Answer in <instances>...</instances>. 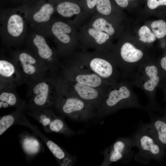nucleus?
<instances>
[{"label": "nucleus", "mask_w": 166, "mask_h": 166, "mask_svg": "<svg viewBox=\"0 0 166 166\" xmlns=\"http://www.w3.org/2000/svg\"><path fill=\"white\" fill-rule=\"evenodd\" d=\"M28 25L20 6L1 9L0 36L3 48L16 49L22 47L27 33Z\"/></svg>", "instance_id": "1"}, {"label": "nucleus", "mask_w": 166, "mask_h": 166, "mask_svg": "<svg viewBox=\"0 0 166 166\" xmlns=\"http://www.w3.org/2000/svg\"><path fill=\"white\" fill-rule=\"evenodd\" d=\"M130 81L121 80L107 92L97 109L96 117L101 118L122 109L136 108L147 111L140 103Z\"/></svg>", "instance_id": "2"}, {"label": "nucleus", "mask_w": 166, "mask_h": 166, "mask_svg": "<svg viewBox=\"0 0 166 166\" xmlns=\"http://www.w3.org/2000/svg\"><path fill=\"white\" fill-rule=\"evenodd\" d=\"M27 85L28 100L25 110L54 108L62 96L56 76L49 75Z\"/></svg>", "instance_id": "3"}, {"label": "nucleus", "mask_w": 166, "mask_h": 166, "mask_svg": "<svg viewBox=\"0 0 166 166\" xmlns=\"http://www.w3.org/2000/svg\"><path fill=\"white\" fill-rule=\"evenodd\" d=\"M30 28L22 46L32 52L52 75L57 76L61 63L58 60L57 52L49 45L48 38L44 33L38 29Z\"/></svg>", "instance_id": "4"}, {"label": "nucleus", "mask_w": 166, "mask_h": 166, "mask_svg": "<svg viewBox=\"0 0 166 166\" xmlns=\"http://www.w3.org/2000/svg\"><path fill=\"white\" fill-rule=\"evenodd\" d=\"M130 137L133 147L138 149L134 157L137 162L147 164L160 156L161 149L159 140L150 123L141 124Z\"/></svg>", "instance_id": "5"}, {"label": "nucleus", "mask_w": 166, "mask_h": 166, "mask_svg": "<svg viewBox=\"0 0 166 166\" xmlns=\"http://www.w3.org/2000/svg\"><path fill=\"white\" fill-rule=\"evenodd\" d=\"M14 58L24 83L27 84L52 75L30 50L24 47L7 49Z\"/></svg>", "instance_id": "6"}, {"label": "nucleus", "mask_w": 166, "mask_h": 166, "mask_svg": "<svg viewBox=\"0 0 166 166\" xmlns=\"http://www.w3.org/2000/svg\"><path fill=\"white\" fill-rule=\"evenodd\" d=\"M158 65L152 61H145L139 65L130 81L132 86L141 89L147 97V112L156 109L155 94L160 81Z\"/></svg>", "instance_id": "7"}, {"label": "nucleus", "mask_w": 166, "mask_h": 166, "mask_svg": "<svg viewBox=\"0 0 166 166\" xmlns=\"http://www.w3.org/2000/svg\"><path fill=\"white\" fill-rule=\"evenodd\" d=\"M58 76L97 89L105 94L112 86L75 61L61 63Z\"/></svg>", "instance_id": "8"}, {"label": "nucleus", "mask_w": 166, "mask_h": 166, "mask_svg": "<svg viewBox=\"0 0 166 166\" xmlns=\"http://www.w3.org/2000/svg\"><path fill=\"white\" fill-rule=\"evenodd\" d=\"M54 108L63 116L78 121H87L97 116V109L90 103L78 98L63 95Z\"/></svg>", "instance_id": "9"}, {"label": "nucleus", "mask_w": 166, "mask_h": 166, "mask_svg": "<svg viewBox=\"0 0 166 166\" xmlns=\"http://www.w3.org/2000/svg\"><path fill=\"white\" fill-rule=\"evenodd\" d=\"M25 111L38 121L47 132L57 133L68 136L75 134L65 123L64 116L54 107L26 109Z\"/></svg>", "instance_id": "10"}, {"label": "nucleus", "mask_w": 166, "mask_h": 166, "mask_svg": "<svg viewBox=\"0 0 166 166\" xmlns=\"http://www.w3.org/2000/svg\"><path fill=\"white\" fill-rule=\"evenodd\" d=\"M30 27L40 29L52 18L55 10L52 0H26L20 6Z\"/></svg>", "instance_id": "11"}, {"label": "nucleus", "mask_w": 166, "mask_h": 166, "mask_svg": "<svg viewBox=\"0 0 166 166\" xmlns=\"http://www.w3.org/2000/svg\"><path fill=\"white\" fill-rule=\"evenodd\" d=\"M62 95L74 97L90 103L97 109L105 93L95 88L85 85L58 76Z\"/></svg>", "instance_id": "12"}, {"label": "nucleus", "mask_w": 166, "mask_h": 166, "mask_svg": "<svg viewBox=\"0 0 166 166\" xmlns=\"http://www.w3.org/2000/svg\"><path fill=\"white\" fill-rule=\"evenodd\" d=\"M75 61L97 75L111 85L121 80L120 73L116 60L92 57Z\"/></svg>", "instance_id": "13"}, {"label": "nucleus", "mask_w": 166, "mask_h": 166, "mask_svg": "<svg viewBox=\"0 0 166 166\" xmlns=\"http://www.w3.org/2000/svg\"><path fill=\"white\" fill-rule=\"evenodd\" d=\"M133 147L130 136L118 138L103 152L104 159L101 166H108L114 162L127 164L134 156L132 148Z\"/></svg>", "instance_id": "14"}, {"label": "nucleus", "mask_w": 166, "mask_h": 166, "mask_svg": "<svg viewBox=\"0 0 166 166\" xmlns=\"http://www.w3.org/2000/svg\"><path fill=\"white\" fill-rule=\"evenodd\" d=\"M5 51L4 48L0 49V89L7 87H16L24 83L14 58L8 50V55Z\"/></svg>", "instance_id": "15"}, {"label": "nucleus", "mask_w": 166, "mask_h": 166, "mask_svg": "<svg viewBox=\"0 0 166 166\" xmlns=\"http://www.w3.org/2000/svg\"><path fill=\"white\" fill-rule=\"evenodd\" d=\"M39 30L48 37H53L58 44V53L65 55L69 52V45L71 42L69 34L72 31L70 26L66 23L56 21L51 18L48 23Z\"/></svg>", "instance_id": "16"}, {"label": "nucleus", "mask_w": 166, "mask_h": 166, "mask_svg": "<svg viewBox=\"0 0 166 166\" xmlns=\"http://www.w3.org/2000/svg\"><path fill=\"white\" fill-rule=\"evenodd\" d=\"M19 137L26 159L28 161L32 160L43 150L42 143L35 135L24 131L20 133Z\"/></svg>", "instance_id": "17"}, {"label": "nucleus", "mask_w": 166, "mask_h": 166, "mask_svg": "<svg viewBox=\"0 0 166 166\" xmlns=\"http://www.w3.org/2000/svg\"><path fill=\"white\" fill-rule=\"evenodd\" d=\"M16 87H7L0 89V108L14 107L24 112L26 102L21 99L17 94Z\"/></svg>", "instance_id": "18"}, {"label": "nucleus", "mask_w": 166, "mask_h": 166, "mask_svg": "<svg viewBox=\"0 0 166 166\" xmlns=\"http://www.w3.org/2000/svg\"><path fill=\"white\" fill-rule=\"evenodd\" d=\"M33 131L45 142L49 149L56 158L61 166H72L74 164L76 160L75 156L69 154L63 150L56 143L48 140L34 127Z\"/></svg>", "instance_id": "19"}, {"label": "nucleus", "mask_w": 166, "mask_h": 166, "mask_svg": "<svg viewBox=\"0 0 166 166\" xmlns=\"http://www.w3.org/2000/svg\"><path fill=\"white\" fill-rule=\"evenodd\" d=\"M23 111L18 109L13 113L2 116L0 119V135L15 124L25 125L27 120L23 114Z\"/></svg>", "instance_id": "20"}, {"label": "nucleus", "mask_w": 166, "mask_h": 166, "mask_svg": "<svg viewBox=\"0 0 166 166\" xmlns=\"http://www.w3.org/2000/svg\"><path fill=\"white\" fill-rule=\"evenodd\" d=\"M52 1L55 10L63 17L69 18L74 15L78 14L81 12L79 6L75 3L67 0Z\"/></svg>", "instance_id": "21"}, {"label": "nucleus", "mask_w": 166, "mask_h": 166, "mask_svg": "<svg viewBox=\"0 0 166 166\" xmlns=\"http://www.w3.org/2000/svg\"><path fill=\"white\" fill-rule=\"evenodd\" d=\"M151 124L156 135L160 143L166 145V123L154 117L151 112L149 113Z\"/></svg>", "instance_id": "22"}, {"label": "nucleus", "mask_w": 166, "mask_h": 166, "mask_svg": "<svg viewBox=\"0 0 166 166\" xmlns=\"http://www.w3.org/2000/svg\"><path fill=\"white\" fill-rule=\"evenodd\" d=\"M93 28L104 31L109 35H112L115 32L112 25L103 18H98L95 20L92 24Z\"/></svg>", "instance_id": "23"}, {"label": "nucleus", "mask_w": 166, "mask_h": 166, "mask_svg": "<svg viewBox=\"0 0 166 166\" xmlns=\"http://www.w3.org/2000/svg\"><path fill=\"white\" fill-rule=\"evenodd\" d=\"M151 27L155 37L161 38L166 35V23L164 21L160 20L153 22Z\"/></svg>", "instance_id": "24"}, {"label": "nucleus", "mask_w": 166, "mask_h": 166, "mask_svg": "<svg viewBox=\"0 0 166 166\" xmlns=\"http://www.w3.org/2000/svg\"><path fill=\"white\" fill-rule=\"evenodd\" d=\"M89 35L93 38L96 42L99 45L105 43L109 38V35L103 31L90 28L88 30Z\"/></svg>", "instance_id": "25"}, {"label": "nucleus", "mask_w": 166, "mask_h": 166, "mask_svg": "<svg viewBox=\"0 0 166 166\" xmlns=\"http://www.w3.org/2000/svg\"><path fill=\"white\" fill-rule=\"evenodd\" d=\"M138 34L140 37L139 39L144 42H152L156 39V37L153 33L145 26H142L139 29Z\"/></svg>", "instance_id": "26"}, {"label": "nucleus", "mask_w": 166, "mask_h": 166, "mask_svg": "<svg viewBox=\"0 0 166 166\" xmlns=\"http://www.w3.org/2000/svg\"><path fill=\"white\" fill-rule=\"evenodd\" d=\"M96 6L97 11L101 14L107 15L111 13V6L109 0H97Z\"/></svg>", "instance_id": "27"}, {"label": "nucleus", "mask_w": 166, "mask_h": 166, "mask_svg": "<svg viewBox=\"0 0 166 166\" xmlns=\"http://www.w3.org/2000/svg\"><path fill=\"white\" fill-rule=\"evenodd\" d=\"M147 4L150 9H154L160 5L166 6V0H148Z\"/></svg>", "instance_id": "28"}, {"label": "nucleus", "mask_w": 166, "mask_h": 166, "mask_svg": "<svg viewBox=\"0 0 166 166\" xmlns=\"http://www.w3.org/2000/svg\"><path fill=\"white\" fill-rule=\"evenodd\" d=\"M88 7L89 9H93L96 6L97 0H85Z\"/></svg>", "instance_id": "29"}, {"label": "nucleus", "mask_w": 166, "mask_h": 166, "mask_svg": "<svg viewBox=\"0 0 166 166\" xmlns=\"http://www.w3.org/2000/svg\"><path fill=\"white\" fill-rule=\"evenodd\" d=\"M119 6L122 7H125L128 5V0H115Z\"/></svg>", "instance_id": "30"}, {"label": "nucleus", "mask_w": 166, "mask_h": 166, "mask_svg": "<svg viewBox=\"0 0 166 166\" xmlns=\"http://www.w3.org/2000/svg\"><path fill=\"white\" fill-rule=\"evenodd\" d=\"M160 65H159L161 69L166 72V54L165 57L161 59Z\"/></svg>", "instance_id": "31"}, {"label": "nucleus", "mask_w": 166, "mask_h": 166, "mask_svg": "<svg viewBox=\"0 0 166 166\" xmlns=\"http://www.w3.org/2000/svg\"><path fill=\"white\" fill-rule=\"evenodd\" d=\"M12 2L17 4L20 5V6L23 4L26 0H10Z\"/></svg>", "instance_id": "32"}]
</instances>
